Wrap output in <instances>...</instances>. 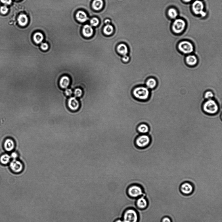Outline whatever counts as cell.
<instances>
[{"label": "cell", "mask_w": 222, "mask_h": 222, "mask_svg": "<svg viewBox=\"0 0 222 222\" xmlns=\"http://www.w3.org/2000/svg\"><path fill=\"white\" fill-rule=\"evenodd\" d=\"M133 97L139 100H146L149 97L150 92L147 87L143 86L136 87L132 91Z\"/></svg>", "instance_id": "obj_1"}, {"label": "cell", "mask_w": 222, "mask_h": 222, "mask_svg": "<svg viewBox=\"0 0 222 222\" xmlns=\"http://www.w3.org/2000/svg\"><path fill=\"white\" fill-rule=\"evenodd\" d=\"M202 109L205 113L210 115H216L219 109L217 102L212 99L208 100L204 103Z\"/></svg>", "instance_id": "obj_2"}, {"label": "cell", "mask_w": 222, "mask_h": 222, "mask_svg": "<svg viewBox=\"0 0 222 222\" xmlns=\"http://www.w3.org/2000/svg\"><path fill=\"white\" fill-rule=\"evenodd\" d=\"M122 219L123 222H138V213L133 208H127L123 212Z\"/></svg>", "instance_id": "obj_3"}, {"label": "cell", "mask_w": 222, "mask_h": 222, "mask_svg": "<svg viewBox=\"0 0 222 222\" xmlns=\"http://www.w3.org/2000/svg\"><path fill=\"white\" fill-rule=\"evenodd\" d=\"M127 193L130 197L136 199L145 194L142 186L135 184L129 186L127 190Z\"/></svg>", "instance_id": "obj_4"}, {"label": "cell", "mask_w": 222, "mask_h": 222, "mask_svg": "<svg viewBox=\"0 0 222 222\" xmlns=\"http://www.w3.org/2000/svg\"><path fill=\"white\" fill-rule=\"evenodd\" d=\"M151 142V137L147 134H142L138 136L135 141L136 146L142 149L149 146Z\"/></svg>", "instance_id": "obj_5"}, {"label": "cell", "mask_w": 222, "mask_h": 222, "mask_svg": "<svg viewBox=\"0 0 222 222\" xmlns=\"http://www.w3.org/2000/svg\"><path fill=\"white\" fill-rule=\"evenodd\" d=\"M194 187L192 183L185 181L181 184L180 187V190L184 196H188L191 195L194 192Z\"/></svg>", "instance_id": "obj_6"}, {"label": "cell", "mask_w": 222, "mask_h": 222, "mask_svg": "<svg viewBox=\"0 0 222 222\" xmlns=\"http://www.w3.org/2000/svg\"><path fill=\"white\" fill-rule=\"evenodd\" d=\"M178 48L181 52L189 54L194 51V46L191 42L187 41L181 42L178 44Z\"/></svg>", "instance_id": "obj_7"}, {"label": "cell", "mask_w": 222, "mask_h": 222, "mask_svg": "<svg viewBox=\"0 0 222 222\" xmlns=\"http://www.w3.org/2000/svg\"><path fill=\"white\" fill-rule=\"evenodd\" d=\"M186 27V23L184 20L181 19H177L175 20L172 24V29L173 32L176 34L182 32Z\"/></svg>", "instance_id": "obj_8"}, {"label": "cell", "mask_w": 222, "mask_h": 222, "mask_svg": "<svg viewBox=\"0 0 222 222\" xmlns=\"http://www.w3.org/2000/svg\"><path fill=\"white\" fill-rule=\"evenodd\" d=\"M193 12L195 14L200 15L203 17L206 16V13L204 11V5L202 2L201 1H195L192 5Z\"/></svg>", "instance_id": "obj_9"}, {"label": "cell", "mask_w": 222, "mask_h": 222, "mask_svg": "<svg viewBox=\"0 0 222 222\" xmlns=\"http://www.w3.org/2000/svg\"><path fill=\"white\" fill-rule=\"evenodd\" d=\"M10 167L13 173L15 174H19L23 171L24 169V166L23 163L21 161L19 160H13L11 161Z\"/></svg>", "instance_id": "obj_10"}, {"label": "cell", "mask_w": 222, "mask_h": 222, "mask_svg": "<svg viewBox=\"0 0 222 222\" xmlns=\"http://www.w3.org/2000/svg\"><path fill=\"white\" fill-rule=\"evenodd\" d=\"M149 202L145 194L144 196L137 199L135 201L136 207L139 209L143 210L146 208L148 206Z\"/></svg>", "instance_id": "obj_11"}, {"label": "cell", "mask_w": 222, "mask_h": 222, "mask_svg": "<svg viewBox=\"0 0 222 222\" xmlns=\"http://www.w3.org/2000/svg\"><path fill=\"white\" fill-rule=\"evenodd\" d=\"M68 105L69 108L73 111L78 110L79 107V102L75 97H71L69 99Z\"/></svg>", "instance_id": "obj_12"}, {"label": "cell", "mask_w": 222, "mask_h": 222, "mask_svg": "<svg viewBox=\"0 0 222 222\" xmlns=\"http://www.w3.org/2000/svg\"><path fill=\"white\" fill-rule=\"evenodd\" d=\"M15 147V143L12 139L10 138L7 139L4 141V147L6 151L11 152L14 149Z\"/></svg>", "instance_id": "obj_13"}, {"label": "cell", "mask_w": 222, "mask_h": 222, "mask_svg": "<svg viewBox=\"0 0 222 222\" xmlns=\"http://www.w3.org/2000/svg\"><path fill=\"white\" fill-rule=\"evenodd\" d=\"M116 51L119 55L123 56L127 55L129 53V49L126 45L120 44L117 47Z\"/></svg>", "instance_id": "obj_14"}, {"label": "cell", "mask_w": 222, "mask_h": 222, "mask_svg": "<svg viewBox=\"0 0 222 222\" xmlns=\"http://www.w3.org/2000/svg\"><path fill=\"white\" fill-rule=\"evenodd\" d=\"M185 62L188 65L193 66L196 65L198 62V60L196 56L190 55L186 57Z\"/></svg>", "instance_id": "obj_15"}, {"label": "cell", "mask_w": 222, "mask_h": 222, "mask_svg": "<svg viewBox=\"0 0 222 222\" xmlns=\"http://www.w3.org/2000/svg\"><path fill=\"white\" fill-rule=\"evenodd\" d=\"M59 83L60 86L62 88L66 89L70 84V80L68 76H64L60 78Z\"/></svg>", "instance_id": "obj_16"}, {"label": "cell", "mask_w": 222, "mask_h": 222, "mask_svg": "<svg viewBox=\"0 0 222 222\" xmlns=\"http://www.w3.org/2000/svg\"><path fill=\"white\" fill-rule=\"evenodd\" d=\"M137 130L139 133L142 134H146L149 133L150 127L149 125L145 123H142L138 125Z\"/></svg>", "instance_id": "obj_17"}, {"label": "cell", "mask_w": 222, "mask_h": 222, "mask_svg": "<svg viewBox=\"0 0 222 222\" xmlns=\"http://www.w3.org/2000/svg\"><path fill=\"white\" fill-rule=\"evenodd\" d=\"M82 32L83 34L85 37H89L93 35V30L91 26L86 24L85 25L83 28Z\"/></svg>", "instance_id": "obj_18"}, {"label": "cell", "mask_w": 222, "mask_h": 222, "mask_svg": "<svg viewBox=\"0 0 222 222\" xmlns=\"http://www.w3.org/2000/svg\"><path fill=\"white\" fill-rule=\"evenodd\" d=\"M76 18L78 21L84 23L87 21V17L86 13L82 11H79L76 15Z\"/></svg>", "instance_id": "obj_19"}, {"label": "cell", "mask_w": 222, "mask_h": 222, "mask_svg": "<svg viewBox=\"0 0 222 222\" xmlns=\"http://www.w3.org/2000/svg\"><path fill=\"white\" fill-rule=\"evenodd\" d=\"M17 20L19 25L22 26L26 25L28 22V17L26 14H20Z\"/></svg>", "instance_id": "obj_20"}, {"label": "cell", "mask_w": 222, "mask_h": 222, "mask_svg": "<svg viewBox=\"0 0 222 222\" xmlns=\"http://www.w3.org/2000/svg\"><path fill=\"white\" fill-rule=\"evenodd\" d=\"M146 85L148 89H153L156 86L157 82L154 78H150L146 80Z\"/></svg>", "instance_id": "obj_21"}, {"label": "cell", "mask_w": 222, "mask_h": 222, "mask_svg": "<svg viewBox=\"0 0 222 222\" xmlns=\"http://www.w3.org/2000/svg\"><path fill=\"white\" fill-rule=\"evenodd\" d=\"M11 157L7 154H4L0 157V163L3 165H7L10 162Z\"/></svg>", "instance_id": "obj_22"}, {"label": "cell", "mask_w": 222, "mask_h": 222, "mask_svg": "<svg viewBox=\"0 0 222 222\" xmlns=\"http://www.w3.org/2000/svg\"><path fill=\"white\" fill-rule=\"evenodd\" d=\"M103 6L102 0H94L93 2L92 6L94 9L95 10L99 11L101 9Z\"/></svg>", "instance_id": "obj_23"}, {"label": "cell", "mask_w": 222, "mask_h": 222, "mask_svg": "<svg viewBox=\"0 0 222 222\" xmlns=\"http://www.w3.org/2000/svg\"><path fill=\"white\" fill-rule=\"evenodd\" d=\"M33 39L36 43L40 44L43 40L44 36L41 33H36L33 35Z\"/></svg>", "instance_id": "obj_24"}, {"label": "cell", "mask_w": 222, "mask_h": 222, "mask_svg": "<svg viewBox=\"0 0 222 222\" xmlns=\"http://www.w3.org/2000/svg\"><path fill=\"white\" fill-rule=\"evenodd\" d=\"M168 14L170 18L172 19H175L178 16V13L175 9L171 8L168 11Z\"/></svg>", "instance_id": "obj_25"}, {"label": "cell", "mask_w": 222, "mask_h": 222, "mask_svg": "<svg viewBox=\"0 0 222 222\" xmlns=\"http://www.w3.org/2000/svg\"><path fill=\"white\" fill-rule=\"evenodd\" d=\"M113 28L112 26L110 24H107L104 28V31L105 34L110 35L113 32Z\"/></svg>", "instance_id": "obj_26"}, {"label": "cell", "mask_w": 222, "mask_h": 222, "mask_svg": "<svg viewBox=\"0 0 222 222\" xmlns=\"http://www.w3.org/2000/svg\"><path fill=\"white\" fill-rule=\"evenodd\" d=\"M74 94L76 97H79L83 95V91L80 88H77L74 92Z\"/></svg>", "instance_id": "obj_27"}, {"label": "cell", "mask_w": 222, "mask_h": 222, "mask_svg": "<svg viewBox=\"0 0 222 222\" xmlns=\"http://www.w3.org/2000/svg\"><path fill=\"white\" fill-rule=\"evenodd\" d=\"M214 95L213 93L211 91H208L206 92L204 95V97L206 99H210L213 97Z\"/></svg>", "instance_id": "obj_28"}, {"label": "cell", "mask_w": 222, "mask_h": 222, "mask_svg": "<svg viewBox=\"0 0 222 222\" xmlns=\"http://www.w3.org/2000/svg\"><path fill=\"white\" fill-rule=\"evenodd\" d=\"M99 21L97 18H93L90 21V23L92 26H96L99 24Z\"/></svg>", "instance_id": "obj_29"}, {"label": "cell", "mask_w": 222, "mask_h": 222, "mask_svg": "<svg viewBox=\"0 0 222 222\" xmlns=\"http://www.w3.org/2000/svg\"><path fill=\"white\" fill-rule=\"evenodd\" d=\"M8 11L9 9L6 6H2L0 8V12L2 14H6L8 12Z\"/></svg>", "instance_id": "obj_30"}, {"label": "cell", "mask_w": 222, "mask_h": 222, "mask_svg": "<svg viewBox=\"0 0 222 222\" xmlns=\"http://www.w3.org/2000/svg\"><path fill=\"white\" fill-rule=\"evenodd\" d=\"M130 58L128 55H125L122 56V61L123 63L127 64L130 61Z\"/></svg>", "instance_id": "obj_31"}, {"label": "cell", "mask_w": 222, "mask_h": 222, "mask_svg": "<svg viewBox=\"0 0 222 222\" xmlns=\"http://www.w3.org/2000/svg\"><path fill=\"white\" fill-rule=\"evenodd\" d=\"M40 47L43 50L46 51L48 49L49 46L47 43H43L41 44Z\"/></svg>", "instance_id": "obj_32"}, {"label": "cell", "mask_w": 222, "mask_h": 222, "mask_svg": "<svg viewBox=\"0 0 222 222\" xmlns=\"http://www.w3.org/2000/svg\"><path fill=\"white\" fill-rule=\"evenodd\" d=\"M161 222H172L171 219L169 217H164L161 219Z\"/></svg>", "instance_id": "obj_33"}, {"label": "cell", "mask_w": 222, "mask_h": 222, "mask_svg": "<svg viewBox=\"0 0 222 222\" xmlns=\"http://www.w3.org/2000/svg\"><path fill=\"white\" fill-rule=\"evenodd\" d=\"M10 156L11 158H12L13 160H16V159H17L18 157V154L16 152H13L11 154Z\"/></svg>", "instance_id": "obj_34"}, {"label": "cell", "mask_w": 222, "mask_h": 222, "mask_svg": "<svg viewBox=\"0 0 222 222\" xmlns=\"http://www.w3.org/2000/svg\"><path fill=\"white\" fill-rule=\"evenodd\" d=\"M65 93L67 96H70L72 95L73 91L70 89H67L65 91Z\"/></svg>", "instance_id": "obj_35"}, {"label": "cell", "mask_w": 222, "mask_h": 222, "mask_svg": "<svg viewBox=\"0 0 222 222\" xmlns=\"http://www.w3.org/2000/svg\"><path fill=\"white\" fill-rule=\"evenodd\" d=\"M0 1L5 5H10L12 3V0H0Z\"/></svg>", "instance_id": "obj_36"}, {"label": "cell", "mask_w": 222, "mask_h": 222, "mask_svg": "<svg viewBox=\"0 0 222 222\" xmlns=\"http://www.w3.org/2000/svg\"><path fill=\"white\" fill-rule=\"evenodd\" d=\"M104 22L105 24H108L110 23V20L108 19H106V20H105Z\"/></svg>", "instance_id": "obj_37"}, {"label": "cell", "mask_w": 222, "mask_h": 222, "mask_svg": "<svg viewBox=\"0 0 222 222\" xmlns=\"http://www.w3.org/2000/svg\"><path fill=\"white\" fill-rule=\"evenodd\" d=\"M114 222H123L122 219H118L116 220Z\"/></svg>", "instance_id": "obj_38"}, {"label": "cell", "mask_w": 222, "mask_h": 222, "mask_svg": "<svg viewBox=\"0 0 222 222\" xmlns=\"http://www.w3.org/2000/svg\"><path fill=\"white\" fill-rule=\"evenodd\" d=\"M183 1L186 3H188L191 1L192 0H183Z\"/></svg>", "instance_id": "obj_39"}, {"label": "cell", "mask_w": 222, "mask_h": 222, "mask_svg": "<svg viewBox=\"0 0 222 222\" xmlns=\"http://www.w3.org/2000/svg\"><path fill=\"white\" fill-rule=\"evenodd\" d=\"M17 1H19V0H17Z\"/></svg>", "instance_id": "obj_40"}]
</instances>
